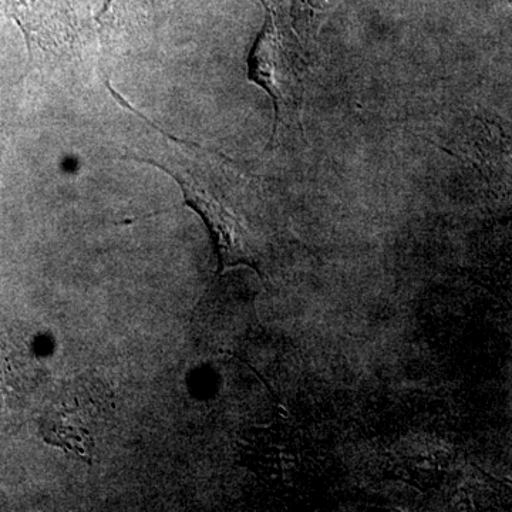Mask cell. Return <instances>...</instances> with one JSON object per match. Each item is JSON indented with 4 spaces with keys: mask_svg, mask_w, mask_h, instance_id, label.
<instances>
[{
    "mask_svg": "<svg viewBox=\"0 0 512 512\" xmlns=\"http://www.w3.org/2000/svg\"><path fill=\"white\" fill-rule=\"evenodd\" d=\"M157 0H104L97 15L104 43H113L128 30L146 26L153 16Z\"/></svg>",
    "mask_w": 512,
    "mask_h": 512,
    "instance_id": "obj_4",
    "label": "cell"
},
{
    "mask_svg": "<svg viewBox=\"0 0 512 512\" xmlns=\"http://www.w3.org/2000/svg\"><path fill=\"white\" fill-rule=\"evenodd\" d=\"M266 10L265 25L248 59V77L271 96L275 109L271 144L282 127H302L305 94V59L296 46L284 15L275 0H261Z\"/></svg>",
    "mask_w": 512,
    "mask_h": 512,
    "instance_id": "obj_2",
    "label": "cell"
},
{
    "mask_svg": "<svg viewBox=\"0 0 512 512\" xmlns=\"http://www.w3.org/2000/svg\"><path fill=\"white\" fill-rule=\"evenodd\" d=\"M134 160L156 165L180 184L185 202L210 228L221 265L254 258V234L231 202L241 175L227 160L197 144L175 140L156 157L136 156Z\"/></svg>",
    "mask_w": 512,
    "mask_h": 512,
    "instance_id": "obj_1",
    "label": "cell"
},
{
    "mask_svg": "<svg viewBox=\"0 0 512 512\" xmlns=\"http://www.w3.org/2000/svg\"><path fill=\"white\" fill-rule=\"evenodd\" d=\"M0 13L15 20L36 53L62 56L79 39V23L70 0H0Z\"/></svg>",
    "mask_w": 512,
    "mask_h": 512,
    "instance_id": "obj_3",
    "label": "cell"
},
{
    "mask_svg": "<svg viewBox=\"0 0 512 512\" xmlns=\"http://www.w3.org/2000/svg\"><path fill=\"white\" fill-rule=\"evenodd\" d=\"M342 0H303V12L313 35L319 32L322 23L328 19L330 12L339 5Z\"/></svg>",
    "mask_w": 512,
    "mask_h": 512,
    "instance_id": "obj_5",
    "label": "cell"
}]
</instances>
